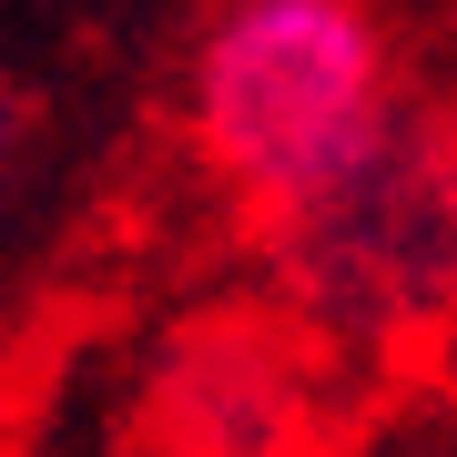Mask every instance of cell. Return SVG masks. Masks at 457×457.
<instances>
[{"label": "cell", "instance_id": "cell-1", "mask_svg": "<svg viewBox=\"0 0 457 457\" xmlns=\"http://www.w3.org/2000/svg\"><path fill=\"white\" fill-rule=\"evenodd\" d=\"M396 112V41L356 0H234L183 51V132L264 224L356 163Z\"/></svg>", "mask_w": 457, "mask_h": 457}, {"label": "cell", "instance_id": "cell-2", "mask_svg": "<svg viewBox=\"0 0 457 457\" xmlns=\"http://www.w3.org/2000/svg\"><path fill=\"white\" fill-rule=\"evenodd\" d=\"M275 245L326 305L356 315H407L427 295H457V132L396 92L386 132L356 163L295 213H275Z\"/></svg>", "mask_w": 457, "mask_h": 457}, {"label": "cell", "instance_id": "cell-3", "mask_svg": "<svg viewBox=\"0 0 457 457\" xmlns=\"http://www.w3.org/2000/svg\"><path fill=\"white\" fill-rule=\"evenodd\" d=\"M31 122H41V102H31V82H21L11 62H0V173L21 163V143H31Z\"/></svg>", "mask_w": 457, "mask_h": 457}]
</instances>
